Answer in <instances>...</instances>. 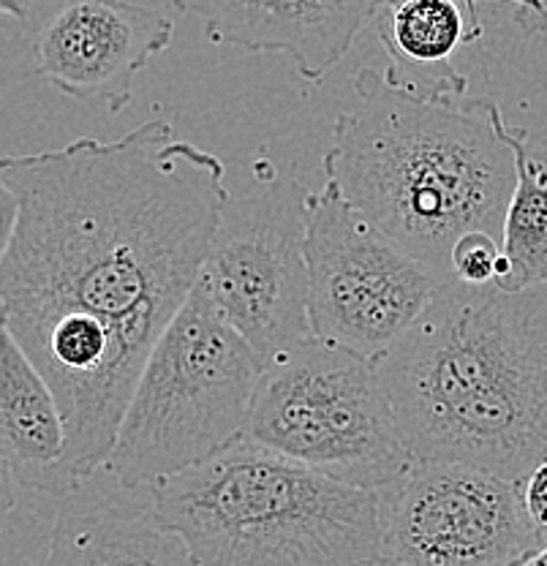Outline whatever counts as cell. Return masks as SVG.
Segmentation results:
<instances>
[{
  "instance_id": "cell-1",
  "label": "cell",
  "mask_w": 547,
  "mask_h": 566,
  "mask_svg": "<svg viewBox=\"0 0 547 566\" xmlns=\"http://www.w3.org/2000/svg\"><path fill=\"white\" fill-rule=\"evenodd\" d=\"M20 199L0 264L6 329L66 422L76 493L107 465L152 346L199 281L229 191L215 153L164 115L102 142L0 156Z\"/></svg>"
},
{
  "instance_id": "cell-2",
  "label": "cell",
  "mask_w": 547,
  "mask_h": 566,
  "mask_svg": "<svg viewBox=\"0 0 547 566\" xmlns=\"http://www.w3.org/2000/svg\"><path fill=\"white\" fill-rule=\"evenodd\" d=\"M466 93L457 71L414 82L392 66L362 69L322 161L346 202L441 281H452L463 234L502 240L515 188V158L496 132L502 106Z\"/></svg>"
},
{
  "instance_id": "cell-3",
  "label": "cell",
  "mask_w": 547,
  "mask_h": 566,
  "mask_svg": "<svg viewBox=\"0 0 547 566\" xmlns=\"http://www.w3.org/2000/svg\"><path fill=\"white\" fill-rule=\"evenodd\" d=\"M376 368L414 460L523 485L547 458V283H444Z\"/></svg>"
},
{
  "instance_id": "cell-4",
  "label": "cell",
  "mask_w": 547,
  "mask_h": 566,
  "mask_svg": "<svg viewBox=\"0 0 547 566\" xmlns=\"http://www.w3.org/2000/svg\"><path fill=\"white\" fill-rule=\"evenodd\" d=\"M197 566H360L381 558L376 493L243 439L150 488Z\"/></svg>"
},
{
  "instance_id": "cell-5",
  "label": "cell",
  "mask_w": 547,
  "mask_h": 566,
  "mask_svg": "<svg viewBox=\"0 0 547 566\" xmlns=\"http://www.w3.org/2000/svg\"><path fill=\"white\" fill-rule=\"evenodd\" d=\"M264 363L193 286L152 346L104 471L123 491L219 458L249 436Z\"/></svg>"
},
{
  "instance_id": "cell-6",
  "label": "cell",
  "mask_w": 547,
  "mask_h": 566,
  "mask_svg": "<svg viewBox=\"0 0 547 566\" xmlns=\"http://www.w3.org/2000/svg\"><path fill=\"white\" fill-rule=\"evenodd\" d=\"M245 439L370 493L414 460L376 359L319 338L264 365Z\"/></svg>"
},
{
  "instance_id": "cell-7",
  "label": "cell",
  "mask_w": 547,
  "mask_h": 566,
  "mask_svg": "<svg viewBox=\"0 0 547 566\" xmlns=\"http://www.w3.org/2000/svg\"><path fill=\"white\" fill-rule=\"evenodd\" d=\"M259 191L229 197L197 286L264 365L314 338L308 318L305 199L297 177L256 161Z\"/></svg>"
},
{
  "instance_id": "cell-8",
  "label": "cell",
  "mask_w": 547,
  "mask_h": 566,
  "mask_svg": "<svg viewBox=\"0 0 547 566\" xmlns=\"http://www.w3.org/2000/svg\"><path fill=\"white\" fill-rule=\"evenodd\" d=\"M308 318L314 338L379 359L436 300V273L392 243L333 180L305 199Z\"/></svg>"
},
{
  "instance_id": "cell-9",
  "label": "cell",
  "mask_w": 547,
  "mask_h": 566,
  "mask_svg": "<svg viewBox=\"0 0 547 566\" xmlns=\"http://www.w3.org/2000/svg\"><path fill=\"white\" fill-rule=\"evenodd\" d=\"M376 501L381 556L398 566H512L547 542L520 485L474 465L411 460Z\"/></svg>"
},
{
  "instance_id": "cell-10",
  "label": "cell",
  "mask_w": 547,
  "mask_h": 566,
  "mask_svg": "<svg viewBox=\"0 0 547 566\" xmlns=\"http://www.w3.org/2000/svg\"><path fill=\"white\" fill-rule=\"evenodd\" d=\"M182 3L66 0L33 22V63L63 96L102 98L112 115L126 109L134 82L169 50Z\"/></svg>"
},
{
  "instance_id": "cell-11",
  "label": "cell",
  "mask_w": 547,
  "mask_h": 566,
  "mask_svg": "<svg viewBox=\"0 0 547 566\" xmlns=\"http://www.w3.org/2000/svg\"><path fill=\"white\" fill-rule=\"evenodd\" d=\"M199 17L213 46L243 52H281L305 82H322L344 61L357 33L379 14V0L351 3H262V0H199L182 3Z\"/></svg>"
},
{
  "instance_id": "cell-12",
  "label": "cell",
  "mask_w": 547,
  "mask_h": 566,
  "mask_svg": "<svg viewBox=\"0 0 547 566\" xmlns=\"http://www.w3.org/2000/svg\"><path fill=\"white\" fill-rule=\"evenodd\" d=\"M74 493L63 499L41 566H197L158 521L150 493Z\"/></svg>"
},
{
  "instance_id": "cell-13",
  "label": "cell",
  "mask_w": 547,
  "mask_h": 566,
  "mask_svg": "<svg viewBox=\"0 0 547 566\" xmlns=\"http://www.w3.org/2000/svg\"><path fill=\"white\" fill-rule=\"evenodd\" d=\"M0 460L17 485L55 499L76 493L66 471L61 406L9 329L0 335Z\"/></svg>"
},
{
  "instance_id": "cell-14",
  "label": "cell",
  "mask_w": 547,
  "mask_h": 566,
  "mask_svg": "<svg viewBox=\"0 0 547 566\" xmlns=\"http://www.w3.org/2000/svg\"><path fill=\"white\" fill-rule=\"evenodd\" d=\"M496 132L515 158V188L502 227L509 275L498 289L515 294L547 283V164L528 150L526 132L509 128L502 112Z\"/></svg>"
},
{
  "instance_id": "cell-15",
  "label": "cell",
  "mask_w": 547,
  "mask_h": 566,
  "mask_svg": "<svg viewBox=\"0 0 547 566\" xmlns=\"http://www.w3.org/2000/svg\"><path fill=\"white\" fill-rule=\"evenodd\" d=\"M370 25L392 57V69L444 66L452 71V55L485 35L480 6L461 0L381 3Z\"/></svg>"
},
{
  "instance_id": "cell-16",
  "label": "cell",
  "mask_w": 547,
  "mask_h": 566,
  "mask_svg": "<svg viewBox=\"0 0 547 566\" xmlns=\"http://www.w3.org/2000/svg\"><path fill=\"white\" fill-rule=\"evenodd\" d=\"M498 262H502V240L487 232H469L452 245L450 279L472 289L496 286Z\"/></svg>"
},
{
  "instance_id": "cell-17",
  "label": "cell",
  "mask_w": 547,
  "mask_h": 566,
  "mask_svg": "<svg viewBox=\"0 0 547 566\" xmlns=\"http://www.w3.org/2000/svg\"><path fill=\"white\" fill-rule=\"evenodd\" d=\"M520 493L528 521L539 531V536L547 539V458L523 480Z\"/></svg>"
},
{
  "instance_id": "cell-18",
  "label": "cell",
  "mask_w": 547,
  "mask_h": 566,
  "mask_svg": "<svg viewBox=\"0 0 547 566\" xmlns=\"http://www.w3.org/2000/svg\"><path fill=\"white\" fill-rule=\"evenodd\" d=\"M17 221H20V199L11 191L9 182L3 180V175H0V264H3L11 240H14Z\"/></svg>"
},
{
  "instance_id": "cell-19",
  "label": "cell",
  "mask_w": 547,
  "mask_h": 566,
  "mask_svg": "<svg viewBox=\"0 0 547 566\" xmlns=\"http://www.w3.org/2000/svg\"><path fill=\"white\" fill-rule=\"evenodd\" d=\"M17 506V480L14 474H11L9 465L0 460V531H3L6 521H9V515L14 512Z\"/></svg>"
},
{
  "instance_id": "cell-20",
  "label": "cell",
  "mask_w": 547,
  "mask_h": 566,
  "mask_svg": "<svg viewBox=\"0 0 547 566\" xmlns=\"http://www.w3.org/2000/svg\"><path fill=\"white\" fill-rule=\"evenodd\" d=\"M0 17H14V20L28 22V17H31V6L17 3V0H0Z\"/></svg>"
},
{
  "instance_id": "cell-21",
  "label": "cell",
  "mask_w": 547,
  "mask_h": 566,
  "mask_svg": "<svg viewBox=\"0 0 547 566\" xmlns=\"http://www.w3.org/2000/svg\"><path fill=\"white\" fill-rule=\"evenodd\" d=\"M512 566H547V542L545 545H539L537 551L528 553V556H523L520 562L512 564Z\"/></svg>"
},
{
  "instance_id": "cell-22",
  "label": "cell",
  "mask_w": 547,
  "mask_h": 566,
  "mask_svg": "<svg viewBox=\"0 0 547 566\" xmlns=\"http://www.w3.org/2000/svg\"><path fill=\"white\" fill-rule=\"evenodd\" d=\"M360 566H398V564L390 562V558H387V556H381V558H374V562H365Z\"/></svg>"
},
{
  "instance_id": "cell-23",
  "label": "cell",
  "mask_w": 547,
  "mask_h": 566,
  "mask_svg": "<svg viewBox=\"0 0 547 566\" xmlns=\"http://www.w3.org/2000/svg\"><path fill=\"white\" fill-rule=\"evenodd\" d=\"M3 329H6V311L3 305H0V335H3Z\"/></svg>"
}]
</instances>
